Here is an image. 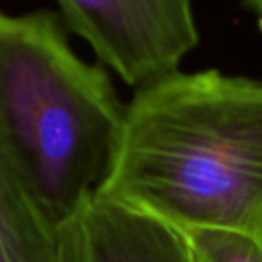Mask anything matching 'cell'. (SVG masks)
I'll return each instance as SVG.
<instances>
[{
  "label": "cell",
  "mask_w": 262,
  "mask_h": 262,
  "mask_svg": "<svg viewBox=\"0 0 262 262\" xmlns=\"http://www.w3.org/2000/svg\"><path fill=\"white\" fill-rule=\"evenodd\" d=\"M97 192L178 230L262 244V81L178 70L139 88Z\"/></svg>",
  "instance_id": "1"
},
{
  "label": "cell",
  "mask_w": 262,
  "mask_h": 262,
  "mask_svg": "<svg viewBox=\"0 0 262 262\" xmlns=\"http://www.w3.org/2000/svg\"><path fill=\"white\" fill-rule=\"evenodd\" d=\"M126 104L47 11H0V164L58 225L108 174Z\"/></svg>",
  "instance_id": "2"
},
{
  "label": "cell",
  "mask_w": 262,
  "mask_h": 262,
  "mask_svg": "<svg viewBox=\"0 0 262 262\" xmlns=\"http://www.w3.org/2000/svg\"><path fill=\"white\" fill-rule=\"evenodd\" d=\"M69 27L137 90L178 72L200 41L192 0H56Z\"/></svg>",
  "instance_id": "3"
},
{
  "label": "cell",
  "mask_w": 262,
  "mask_h": 262,
  "mask_svg": "<svg viewBox=\"0 0 262 262\" xmlns=\"http://www.w3.org/2000/svg\"><path fill=\"white\" fill-rule=\"evenodd\" d=\"M59 233L65 262H196L182 230L99 192Z\"/></svg>",
  "instance_id": "4"
},
{
  "label": "cell",
  "mask_w": 262,
  "mask_h": 262,
  "mask_svg": "<svg viewBox=\"0 0 262 262\" xmlns=\"http://www.w3.org/2000/svg\"><path fill=\"white\" fill-rule=\"evenodd\" d=\"M0 262H65L59 225L2 164Z\"/></svg>",
  "instance_id": "5"
},
{
  "label": "cell",
  "mask_w": 262,
  "mask_h": 262,
  "mask_svg": "<svg viewBox=\"0 0 262 262\" xmlns=\"http://www.w3.org/2000/svg\"><path fill=\"white\" fill-rule=\"evenodd\" d=\"M196 262H262V244L255 237L226 228L182 230Z\"/></svg>",
  "instance_id": "6"
},
{
  "label": "cell",
  "mask_w": 262,
  "mask_h": 262,
  "mask_svg": "<svg viewBox=\"0 0 262 262\" xmlns=\"http://www.w3.org/2000/svg\"><path fill=\"white\" fill-rule=\"evenodd\" d=\"M244 4H246L248 9L255 15L258 26H260V29H262V0H244Z\"/></svg>",
  "instance_id": "7"
}]
</instances>
